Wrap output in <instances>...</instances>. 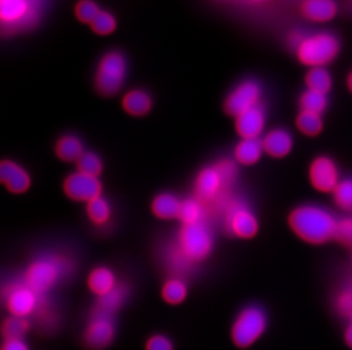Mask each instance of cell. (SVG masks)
I'll return each mask as SVG.
<instances>
[{"label":"cell","instance_id":"1","mask_svg":"<svg viewBox=\"0 0 352 350\" xmlns=\"http://www.w3.org/2000/svg\"><path fill=\"white\" fill-rule=\"evenodd\" d=\"M338 218L318 205H301L289 213V225L293 233L310 245H322L336 235Z\"/></svg>","mask_w":352,"mask_h":350},{"label":"cell","instance_id":"2","mask_svg":"<svg viewBox=\"0 0 352 350\" xmlns=\"http://www.w3.org/2000/svg\"><path fill=\"white\" fill-rule=\"evenodd\" d=\"M237 172L235 161L230 159H223L214 165L206 166L196 175L194 197L206 206L210 202H219L227 189L233 185Z\"/></svg>","mask_w":352,"mask_h":350},{"label":"cell","instance_id":"3","mask_svg":"<svg viewBox=\"0 0 352 350\" xmlns=\"http://www.w3.org/2000/svg\"><path fill=\"white\" fill-rule=\"evenodd\" d=\"M214 238L204 222L183 225L177 239L176 249L188 264L206 261L212 253Z\"/></svg>","mask_w":352,"mask_h":350},{"label":"cell","instance_id":"4","mask_svg":"<svg viewBox=\"0 0 352 350\" xmlns=\"http://www.w3.org/2000/svg\"><path fill=\"white\" fill-rule=\"evenodd\" d=\"M339 51V40L334 34L318 32L305 36L296 49V55L301 63L314 69L325 67L336 60Z\"/></svg>","mask_w":352,"mask_h":350},{"label":"cell","instance_id":"5","mask_svg":"<svg viewBox=\"0 0 352 350\" xmlns=\"http://www.w3.org/2000/svg\"><path fill=\"white\" fill-rule=\"evenodd\" d=\"M267 315L259 306H248L234 320L232 327V340L236 347L249 348L263 337L267 329Z\"/></svg>","mask_w":352,"mask_h":350},{"label":"cell","instance_id":"6","mask_svg":"<svg viewBox=\"0 0 352 350\" xmlns=\"http://www.w3.org/2000/svg\"><path fill=\"white\" fill-rule=\"evenodd\" d=\"M60 258H38L28 268L23 283L43 296L58 282L64 272Z\"/></svg>","mask_w":352,"mask_h":350},{"label":"cell","instance_id":"7","mask_svg":"<svg viewBox=\"0 0 352 350\" xmlns=\"http://www.w3.org/2000/svg\"><path fill=\"white\" fill-rule=\"evenodd\" d=\"M126 76V58L122 54L111 51L100 60L97 70V89L103 95H114L122 88Z\"/></svg>","mask_w":352,"mask_h":350},{"label":"cell","instance_id":"8","mask_svg":"<svg viewBox=\"0 0 352 350\" xmlns=\"http://www.w3.org/2000/svg\"><path fill=\"white\" fill-rule=\"evenodd\" d=\"M225 225L230 235L239 239H252L259 231V221L249 206L239 200L225 206Z\"/></svg>","mask_w":352,"mask_h":350},{"label":"cell","instance_id":"9","mask_svg":"<svg viewBox=\"0 0 352 350\" xmlns=\"http://www.w3.org/2000/svg\"><path fill=\"white\" fill-rule=\"evenodd\" d=\"M117 334L114 317L91 313L89 322L83 332V345L87 349L104 350L110 347Z\"/></svg>","mask_w":352,"mask_h":350},{"label":"cell","instance_id":"10","mask_svg":"<svg viewBox=\"0 0 352 350\" xmlns=\"http://www.w3.org/2000/svg\"><path fill=\"white\" fill-rule=\"evenodd\" d=\"M341 180L339 167L329 156H318L310 164L309 181L317 191L332 194Z\"/></svg>","mask_w":352,"mask_h":350},{"label":"cell","instance_id":"11","mask_svg":"<svg viewBox=\"0 0 352 350\" xmlns=\"http://www.w3.org/2000/svg\"><path fill=\"white\" fill-rule=\"evenodd\" d=\"M261 100V86L253 80H246L239 83L235 89L227 97L225 102V110L230 115H241L242 113L254 108L260 105Z\"/></svg>","mask_w":352,"mask_h":350},{"label":"cell","instance_id":"12","mask_svg":"<svg viewBox=\"0 0 352 350\" xmlns=\"http://www.w3.org/2000/svg\"><path fill=\"white\" fill-rule=\"evenodd\" d=\"M64 192L74 202H89L102 196V182L96 176L74 172L69 175L63 185Z\"/></svg>","mask_w":352,"mask_h":350},{"label":"cell","instance_id":"13","mask_svg":"<svg viewBox=\"0 0 352 350\" xmlns=\"http://www.w3.org/2000/svg\"><path fill=\"white\" fill-rule=\"evenodd\" d=\"M40 294L25 284L14 285L6 294L7 310L13 316L25 317L34 314L39 307Z\"/></svg>","mask_w":352,"mask_h":350},{"label":"cell","instance_id":"14","mask_svg":"<svg viewBox=\"0 0 352 350\" xmlns=\"http://www.w3.org/2000/svg\"><path fill=\"white\" fill-rule=\"evenodd\" d=\"M0 180L7 190L15 195L27 192L31 185V176L27 170L10 159H5L0 164Z\"/></svg>","mask_w":352,"mask_h":350},{"label":"cell","instance_id":"15","mask_svg":"<svg viewBox=\"0 0 352 350\" xmlns=\"http://www.w3.org/2000/svg\"><path fill=\"white\" fill-rule=\"evenodd\" d=\"M266 126V114L261 106L249 109L236 117L235 128L242 139H260Z\"/></svg>","mask_w":352,"mask_h":350},{"label":"cell","instance_id":"16","mask_svg":"<svg viewBox=\"0 0 352 350\" xmlns=\"http://www.w3.org/2000/svg\"><path fill=\"white\" fill-rule=\"evenodd\" d=\"M265 154L276 159H285L293 150L294 140L285 129H274L267 133L263 139Z\"/></svg>","mask_w":352,"mask_h":350},{"label":"cell","instance_id":"17","mask_svg":"<svg viewBox=\"0 0 352 350\" xmlns=\"http://www.w3.org/2000/svg\"><path fill=\"white\" fill-rule=\"evenodd\" d=\"M126 297H128V287L126 284L118 283L113 290L109 294L97 297L96 306L93 313L113 316L120 308L122 307Z\"/></svg>","mask_w":352,"mask_h":350},{"label":"cell","instance_id":"18","mask_svg":"<svg viewBox=\"0 0 352 350\" xmlns=\"http://www.w3.org/2000/svg\"><path fill=\"white\" fill-rule=\"evenodd\" d=\"M263 154V139H242L234 149V159L239 165H256Z\"/></svg>","mask_w":352,"mask_h":350},{"label":"cell","instance_id":"19","mask_svg":"<svg viewBox=\"0 0 352 350\" xmlns=\"http://www.w3.org/2000/svg\"><path fill=\"white\" fill-rule=\"evenodd\" d=\"M338 6L334 0H305L302 14L309 21L324 23L336 17Z\"/></svg>","mask_w":352,"mask_h":350},{"label":"cell","instance_id":"20","mask_svg":"<svg viewBox=\"0 0 352 350\" xmlns=\"http://www.w3.org/2000/svg\"><path fill=\"white\" fill-rule=\"evenodd\" d=\"M87 283L89 290L96 294L97 297H100L113 290L117 287L118 282L116 275L111 268L100 266L90 272Z\"/></svg>","mask_w":352,"mask_h":350},{"label":"cell","instance_id":"21","mask_svg":"<svg viewBox=\"0 0 352 350\" xmlns=\"http://www.w3.org/2000/svg\"><path fill=\"white\" fill-rule=\"evenodd\" d=\"M180 205L182 200L177 196L169 192H163L153 199L151 209L154 216L160 220H173L178 218Z\"/></svg>","mask_w":352,"mask_h":350},{"label":"cell","instance_id":"22","mask_svg":"<svg viewBox=\"0 0 352 350\" xmlns=\"http://www.w3.org/2000/svg\"><path fill=\"white\" fill-rule=\"evenodd\" d=\"M86 152L83 149L82 142L78 137L67 135L60 138L55 145L57 157L63 162L77 163L78 159Z\"/></svg>","mask_w":352,"mask_h":350},{"label":"cell","instance_id":"23","mask_svg":"<svg viewBox=\"0 0 352 350\" xmlns=\"http://www.w3.org/2000/svg\"><path fill=\"white\" fill-rule=\"evenodd\" d=\"M122 105L130 115L143 116L152 108V100L150 95L143 90H133L124 96Z\"/></svg>","mask_w":352,"mask_h":350},{"label":"cell","instance_id":"24","mask_svg":"<svg viewBox=\"0 0 352 350\" xmlns=\"http://www.w3.org/2000/svg\"><path fill=\"white\" fill-rule=\"evenodd\" d=\"M204 215H206V205L196 197L182 200L178 220L183 223V225L195 224L199 222H204L203 221Z\"/></svg>","mask_w":352,"mask_h":350},{"label":"cell","instance_id":"25","mask_svg":"<svg viewBox=\"0 0 352 350\" xmlns=\"http://www.w3.org/2000/svg\"><path fill=\"white\" fill-rule=\"evenodd\" d=\"M28 0H1L0 16L3 23H16L29 13Z\"/></svg>","mask_w":352,"mask_h":350},{"label":"cell","instance_id":"26","mask_svg":"<svg viewBox=\"0 0 352 350\" xmlns=\"http://www.w3.org/2000/svg\"><path fill=\"white\" fill-rule=\"evenodd\" d=\"M30 330V322L25 317L10 316L5 318L1 325V332L5 340L8 339H24Z\"/></svg>","mask_w":352,"mask_h":350},{"label":"cell","instance_id":"27","mask_svg":"<svg viewBox=\"0 0 352 350\" xmlns=\"http://www.w3.org/2000/svg\"><path fill=\"white\" fill-rule=\"evenodd\" d=\"M296 124L300 132L307 137L318 136L324 128L322 115L316 113L306 112V110H301L299 113Z\"/></svg>","mask_w":352,"mask_h":350},{"label":"cell","instance_id":"28","mask_svg":"<svg viewBox=\"0 0 352 350\" xmlns=\"http://www.w3.org/2000/svg\"><path fill=\"white\" fill-rule=\"evenodd\" d=\"M163 301L170 305H179L186 299L188 289L185 282L179 278L166 281L162 287Z\"/></svg>","mask_w":352,"mask_h":350},{"label":"cell","instance_id":"29","mask_svg":"<svg viewBox=\"0 0 352 350\" xmlns=\"http://www.w3.org/2000/svg\"><path fill=\"white\" fill-rule=\"evenodd\" d=\"M306 83L308 89L327 95L332 89V76L325 67H314L307 73Z\"/></svg>","mask_w":352,"mask_h":350},{"label":"cell","instance_id":"30","mask_svg":"<svg viewBox=\"0 0 352 350\" xmlns=\"http://www.w3.org/2000/svg\"><path fill=\"white\" fill-rule=\"evenodd\" d=\"M87 215L94 224L103 225L111 218V205L103 196H98L89 202H87Z\"/></svg>","mask_w":352,"mask_h":350},{"label":"cell","instance_id":"31","mask_svg":"<svg viewBox=\"0 0 352 350\" xmlns=\"http://www.w3.org/2000/svg\"><path fill=\"white\" fill-rule=\"evenodd\" d=\"M329 106V98L325 93L314 91V90H306L300 97V107L301 110L306 112L316 113L322 115Z\"/></svg>","mask_w":352,"mask_h":350},{"label":"cell","instance_id":"32","mask_svg":"<svg viewBox=\"0 0 352 350\" xmlns=\"http://www.w3.org/2000/svg\"><path fill=\"white\" fill-rule=\"evenodd\" d=\"M77 171L83 174L96 176L98 178L103 172V162L100 156L93 152H85L83 155L78 159Z\"/></svg>","mask_w":352,"mask_h":350},{"label":"cell","instance_id":"33","mask_svg":"<svg viewBox=\"0 0 352 350\" xmlns=\"http://www.w3.org/2000/svg\"><path fill=\"white\" fill-rule=\"evenodd\" d=\"M332 197L340 209L352 213V178L341 180L332 192Z\"/></svg>","mask_w":352,"mask_h":350},{"label":"cell","instance_id":"34","mask_svg":"<svg viewBox=\"0 0 352 350\" xmlns=\"http://www.w3.org/2000/svg\"><path fill=\"white\" fill-rule=\"evenodd\" d=\"M94 31L100 34H109L117 27V21L113 15L107 12H100L91 23Z\"/></svg>","mask_w":352,"mask_h":350},{"label":"cell","instance_id":"35","mask_svg":"<svg viewBox=\"0 0 352 350\" xmlns=\"http://www.w3.org/2000/svg\"><path fill=\"white\" fill-rule=\"evenodd\" d=\"M334 239L343 245L352 246V216L338 220Z\"/></svg>","mask_w":352,"mask_h":350},{"label":"cell","instance_id":"36","mask_svg":"<svg viewBox=\"0 0 352 350\" xmlns=\"http://www.w3.org/2000/svg\"><path fill=\"white\" fill-rule=\"evenodd\" d=\"M76 13L80 21L86 23H93L97 15L100 13V10L93 0H82L78 5Z\"/></svg>","mask_w":352,"mask_h":350},{"label":"cell","instance_id":"37","mask_svg":"<svg viewBox=\"0 0 352 350\" xmlns=\"http://www.w3.org/2000/svg\"><path fill=\"white\" fill-rule=\"evenodd\" d=\"M146 350H173V341L163 334H153L148 338L145 345Z\"/></svg>","mask_w":352,"mask_h":350},{"label":"cell","instance_id":"38","mask_svg":"<svg viewBox=\"0 0 352 350\" xmlns=\"http://www.w3.org/2000/svg\"><path fill=\"white\" fill-rule=\"evenodd\" d=\"M336 307L340 314L352 317V289H346L336 299Z\"/></svg>","mask_w":352,"mask_h":350},{"label":"cell","instance_id":"39","mask_svg":"<svg viewBox=\"0 0 352 350\" xmlns=\"http://www.w3.org/2000/svg\"><path fill=\"white\" fill-rule=\"evenodd\" d=\"M1 350H30L24 339H8L3 341Z\"/></svg>","mask_w":352,"mask_h":350},{"label":"cell","instance_id":"40","mask_svg":"<svg viewBox=\"0 0 352 350\" xmlns=\"http://www.w3.org/2000/svg\"><path fill=\"white\" fill-rule=\"evenodd\" d=\"M305 34H300V32H292V34H289V46L294 48V49H298V47L301 45L303 39H305Z\"/></svg>","mask_w":352,"mask_h":350},{"label":"cell","instance_id":"41","mask_svg":"<svg viewBox=\"0 0 352 350\" xmlns=\"http://www.w3.org/2000/svg\"><path fill=\"white\" fill-rule=\"evenodd\" d=\"M346 341L348 346L352 348V317H350V323L346 327Z\"/></svg>","mask_w":352,"mask_h":350},{"label":"cell","instance_id":"42","mask_svg":"<svg viewBox=\"0 0 352 350\" xmlns=\"http://www.w3.org/2000/svg\"><path fill=\"white\" fill-rule=\"evenodd\" d=\"M348 86H349V90L352 93V72L350 73L349 78H348Z\"/></svg>","mask_w":352,"mask_h":350}]
</instances>
